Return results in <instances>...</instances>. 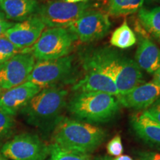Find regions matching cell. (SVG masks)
Wrapping results in <instances>:
<instances>
[{
  "label": "cell",
  "instance_id": "cell-1",
  "mask_svg": "<svg viewBox=\"0 0 160 160\" xmlns=\"http://www.w3.org/2000/svg\"><path fill=\"white\" fill-rule=\"evenodd\" d=\"M80 60L86 71H99L113 80L119 94H122L143 82V74L135 60L117 50L108 47L85 50Z\"/></svg>",
  "mask_w": 160,
  "mask_h": 160
},
{
  "label": "cell",
  "instance_id": "cell-2",
  "mask_svg": "<svg viewBox=\"0 0 160 160\" xmlns=\"http://www.w3.org/2000/svg\"><path fill=\"white\" fill-rule=\"evenodd\" d=\"M68 93L67 90L57 86L45 88L30 100L19 113L28 125L37 128L44 134L52 133L62 118Z\"/></svg>",
  "mask_w": 160,
  "mask_h": 160
},
{
  "label": "cell",
  "instance_id": "cell-3",
  "mask_svg": "<svg viewBox=\"0 0 160 160\" xmlns=\"http://www.w3.org/2000/svg\"><path fill=\"white\" fill-rule=\"evenodd\" d=\"M53 143L68 151L88 154L107 137L105 130L85 122L62 117L52 132Z\"/></svg>",
  "mask_w": 160,
  "mask_h": 160
},
{
  "label": "cell",
  "instance_id": "cell-4",
  "mask_svg": "<svg viewBox=\"0 0 160 160\" xmlns=\"http://www.w3.org/2000/svg\"><path fill=\"white\" fill-rule=\"evenodd\" d=\"M66 107L76 119L93 125L108 122L117 115L121 105L114 96L95 92H75Z\"/></svg>",
  "mask_w": 160,
  "mask_h": 160
},
{
  "label": "cell",
  "instance_id": "cell-5",
  "mask_svg": "<svg viewBox=\"0 0 160 160\" xmlns=\"http://www.w3.org/2000/svg\"><path fill=\"white\" fill-rule=\"evenodd\" d=\"M77 39L68 28H50L42 33L29 52L37 60H49L68 56Z\"/></svg>",
  "mask_w": 160,
  "mask_h": 160
},
{
  "label": "cell",
  "instance_id": "cell-6",
  "mask_svg": "<svg viewBox=\"0 0 160 160\" xmlns=\"http://www.w3.org/2000/svg\"><path fill=\"white\" fill-rule=\"evenodd\" d=\"M73 56L49 60H37L26 82L33 83L42 89L57 86L60 82L69 83L75 73Z\"/></svg>",
  "mask_w": 160,
  "mask_h": 160
},
{
  "label": "cell",
  "instance_id": "cell-7",
  "mask_svg": "<svg viewBox=\"0 0 160 160\" xmlns=\"http://www.w3.org/2000/svg\"><path fill=\"white\" fill-rule=\"evenodd\" d=\"M94 3L87 1L80 3H68L62 0H51L39 5L36 15L45 26L50 28H68L87 11L94 8Z\"/></svg>",
  "mask_w": 160,
  "mask_h": 160
},
{
  "label": "cell",
  "instance_id": "cell-8",
  "mask_svg": "<svg viewBox=\"0 0 160 160\" xmlns=\"http://www.w3.org/2000/svg\"><path fill=\"white\" fill-rule=\"evenodd\" d=\"M0 153L11 160H45L49 157L50 145L37 134L22 133L6 142Z\"/></svg>",
  "mask_w": 160,
  "mask_h": 160
},
{
  "label": "cell",
  "instance_id": "cell-9",
  "mask_svg": "<svg viewBox=\"0 0 160 160\" xmlns=\"http://www.w3.org/2000/svg\"><path fill=\"white\" fill-rule=\"evenodd\" d=\"M111 22L108 15L102 11L92 9L80 17L68 28L82 42L99 40L108 33Z\"/></svg>",
  "mask_w": 160,
  "mask_h": 160
},
{
  "label": "cell",
  "instance_id": "cell-10",
  "mask_svg": "<svg viewBox=\"0 0 160 160\" xmlns=\"http://www.w3.org/2000/svg\"><path fill=\"white\" fill-rule=\"evenodd\" d=\"M28 49L17 53L0 65V88L2 91L27 81L36 63V59Z\"/></svg>",
  "mask_w": 160,
  "mask_h": 160
},
{
  "label": "cell",
  "instance_id": "cell-11",
  "mask_svg": "<svg viewBox=\"0 0 160 160\" xmlns=\"http://www.w3.org/2000/svg\"><path fill=\"white\" fill-rule=\"evenodd\" d=\"M45 28L41 19L34 14L27 19L13 24L4 33L3 37L8 39L19 49L30 48L39 39Z\"/></svg>",
  "mask_w": 160,
  "mask_h": 160
},
{
  "label": "cell",
  "instance_id": "cell-12",
  "mask_svg": "<svg viewBox=\"0 0 160 160\" xmlns=\"http://www.w3.org/2000/svg\"><path fill=\"white\" fill-rule=\"evenodd\" d=\"M160 97V87L153 82L142 83L117 97L119 105L127 108L145 111Z\"/></svg>",
  "mask_w": 160,
  "mask_h": 160
},
{
  "label": "cell",
  "instance_id": "cell-13",
  "mask_svg": "<svg viewBox=\"0 0 160 160\" xmlns=\"http://www.w3.org/2000/svg\"><path fill=\"white\" fill-rule=\"evenodd\" d=\"M41 90L30 82L7 90L0 95V109L14 117Z\"/></svg>",
  "mask_w": 160,
  "mask_h": 160
},
{
  "label": "cell",
  "instance_id": "cell-14",
  "mask_svg": "<svg viewBox=\"0 0 160 160\" xmlns=\"http://www.w3.org/2000/svg\"><path fill=\"white\" fill-rule=\"evenodd\" d=\"M75 92H95L104 93L117 97L119 92L113 80L105 73L99 71L90 70L82 79L72 88Z\"/></svg>",
  "mask_w": 160,
  "mask_h": 160
},
{
  "label": "cell",
  "instance_id": "cell-15",
  "mask_svg": "<svg viewBox=\"0 0 160 160\" xmlns=\"http://www.w3.org/2000/svg\"><path fill=\"white\" fill-rule=\"evenodd\" d=\"M130 122L138 138L148 145L160 147V124L152 119L145 111L133 113Z\"/></svg>",
  "mask_w": 160,
  "mask_h": 160
},
{
  "label": "cell",
  "instance_id": "cell-16",
  "mask_svg": "<svg viewBox=\"0 0 160 160\" xmlns=\"http://www.w3.org/2000/svg\"><path fill=\"white\" fill-rule=\"evenodd\" d=\"M135 62L141 70L153 73L160 68V48L149 37H139Z\"/></svg>",
  "mask_w": 160,
  "mask_h": 160
},
{
  "label": "cell",
  "instance_id": "cell-17",
  "mask_svg": "<svg viewBox=\"0 0 160 160\" xmlns=\"http://www.w3.org/2000/svg\"><path fill=\"white\" fill-rule=\"evenodd\" d=\"M39 6L37 0H0V7L6 18L21 22L36 14Z\"/></svg>",
  "mask_w": 160,
  "mask_h": 160
},
{
  "label": "cell",
  "instance_id": "cell-18",
  "mask_svg": "<svg viewBox=\"0 0 160 160\" xmlns=\"http://www.w3.org/2000/svg\"><path fill=\"white\" fill-rule=\"evenodd\" d=\"M138 13V20L148 34L160 40V6L147 9L142 8Z\"/></svg>",
  "mask_w": 160,
  "mask_h": 160
},
{
  "label": "cell",
  "instance_id": "cell-19",
  "mask_svg": "<svg viewBox=\"0 0 160 160\" xmlns=\"http://www.w3.org/2000/svg\"><path fill=\"white\" fill-rule=\"evenodd\" d=\"M110 42L112 46L119 49L128 48L137 43L136 34L130 28L126 19L113 32Z\"/></svg>",
  "mask_w": 160,
  "mask_h": 160
},
{
  "label": "cell",
  "instance_id": "cell-20",
  "mask_svg": "<svg viewBox=\"0 0 160 160\" xmlns=\"http://www.w3.org/2000/svg\"><path fill=\"white\" fill-rule=\"evenodd\" d=\"M108 12L114 17L137 13L142 8L145 0H107Z\"/></svg>",
  "mask_w": 160,
  "mask_h": 160
},
{
  "label": "cell",
  "instance_id": "cell-21",
  "mask_svg": "<svg viewBox=\"0 0 160 160\" xmlns=\"http://www.w3.org/2000/svg\"><path fill=\"white\" fill-rule=\"evenodd\" d=\"M48 160H91L88 154L65 150L52 143Z\"/></svg>",
  "mask_w": 160,
  "mask_h": 160
},
{
  "label": "cell",
  "instance_id": "cell-22",
  "mask_svg": "<svg viewBox=\"0 0 160 160\" xmlns=\"http://www.w3.org/2000/svg\"><path fill=\"white\" fill-rule=\"evenodd\" d=\"M14 128V117L0 109V142L11 137Z\"/></svg>",
  "mask_w": 160,
  "mask_h": 160
},
{
  "label": "cell",
  "instance_id": "cell-23",
  "mask_svg": "<svg viewBox=\"0 0 160 160\" xmlns=\"http://www.w3.org/2000/svg\"><path fill=\"white\" fill-rule=\"evenodd\" d=\"M22 49L11 43L8 39L2 37H0V65L17 53H20Z\"/></svg>",
  "mask_w": 160,
  "mask_h": 160
},
{
  "label": "cell",
  "instance_id": "cell-24",
  "mask_svg": "<svg viewBox=\"0 0 160 160\" xmlns=\"http://www.w3.org/2000/svg\"><path fill=\"white\" fill-rule=\"evenodd\" d=\"M106 148L109 155L115 157L122 155V153H123V145L121 137L117 135L110 140Z\"/></svg>",
  "mask_w": 160,
  "mask_h": 160
},
{
  "label": "cell",
  "instance_id": "cell-25",
  "mask_svg": "<svg viewBox=\"0 0 160 160\" xmlns=\"http://www.w3.org/2000/svg\"><path fill=\"white\" fill-rule=\"evenodd\" d=\"M145 111L152 119L160 124V97Z\"/></svg>",
  "mask_w": 160,
  "mask_h": 160
},
{
  "label": "cell",
  "instance_id": "cell-26",
  "mask_svg": "<svg viewBox=\"0 0 160 160\" xmlns=\"http://www.w3.org/2000/svg\"><path fill=\"white\" fill-rule=\"evenodd\" d=\"M136 160H160V153L154 151H138Z\"/></svg>",
  "mask_w": 160,
  "mask_h": 160
},
{
  "label": "cell",
  "instance_id": "cell-27",
  "mask_svg": "<svg viewBox=\"0 0 160 160\" xmlns=\"http://www.w3.org/2000/svg\"><path fill=\"white\" fill-rule=\"evenodd\" d=\"M14 22H10L5 17L2 11L0 12V37H3L4 33L8 29L12 27Z\"/></svg>",
  "mask_w": 160,
  "mask_h": 160
},
{
  "label": "cell",
  "instance_id": "cell-28",
  "mask_svg": "<svg viewBox=\"0 0 160 160\" xmlns=\"http://www.w3.org/2000/svg\"><path fill=\"white\" fill-rule=\"evenodd\" d=\"M153 80H152V82L160 87V68L159 69H157V71L153 73Z\"/></svg>",
  "mask_w": 160,
  "mask_h": 160
},
{
  "label": "cell",
  "instance_id": "cell-29",
  "mask_svg": "<svg viewBox=\"0 0 160 160\" xmlns=\"http://www.w3.org/2000/svg\"><path fill=\"white\" fill-rule=\"evenodd\" d=\"M112 160H133V158H131L128 155H120L118 157L113 158Z\"/></svg>",
  "mask_w": 160,
  "mask_h": 160
},
{
  "label": "cell",
  "instance_id": "cell-30",
  "mask_svg": "<svg viewBox=\"0 0 160 160\" xmlns=\"http://www.w3.org/2000/svg\"><path fill=\"white\" fill-rule=\"evenodd\" d=\"M65 2L68 3H80V2H85L89 1V0H62Z\"/></svg>",
  "mask_w": 160,
  "mask_h": 160
},
{
  "label": "cell",
  "instance_id": "cell-31",
  "mask_svg": "<svg viewBox=\"0 0 160 160\" xmlns=\"http://www.w3.org/2000/svg\"><path fill=\"white\" fill-rule=\"evenodd\" d=\"M160 0H145V3L146 5H153V4L159 2Z\"/></svg>",
  "mask_w": 160,
  "mask_h": 160
},
{
  "label": "cell",
  "instance_id": "cell-32",
  "mask_svg": "<svg viewBox=\"0 0 160 160\" xmlns=\"http://www.w3.org/2000/svg\"><path fill=\"white\" fill-rule=\"evenodd\" d=\"M95 160H112V158L107 157V156H104V157H99L96 158Z\"/></svg>",
  "mask_w": 160,
  "mask_h": 160
},
{
  "label": "cell",
  "instance_id": "cell-33",
  "mask_svg": "<svg viewBox=\"0 0 160 160\" xmlns=\"http://www.w3.org/2000/svg\"><path fill=\"white\" fill-rule=\"evenodd\" d=\"M2 90L1 88H0V95H1L2 93Z\"/></svg>",
  "mask_w": 160,
  "mask_h": 160
},
{
  "label": "cell",
  "instance_id": "cell-34",
  "mask_svg": "<svg viewBox=\"0 0 160 160\" xmlns=\"http://www.w3.org/2000/svg\"><path fill=\"white\" fill-rule=\"evenodd\" d=\"M0 160H4V159H0Z\"/></svg>",
  "mask_w": 160,
  "mask_h": 160
},
{
  "label": "cell",
  "instance_id": "cell-35",
  "mask_svg": "<svg viewBox=\"0 0 160 160\" xmlns=\"http://www.w3.org/2000/svg\"><path fill=\"white\" fill-rule=\"evenodd\" d=\"M159 3H160V1H159Z\"/></svg>",
  "mask_w": 160,
  "mask_h": 160
}]
</instances>
